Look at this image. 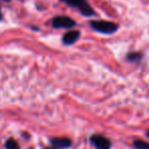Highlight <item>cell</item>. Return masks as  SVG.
<instances>
[{
    "instance_id": "6da1fadb",
    "label": "cell",
    "mask_w": 149,
    "mask_h": 149,
    "mask_svg": "<svg viewBox=\"0 0 149 149\" xmlns=\"http://www.w3.org/2000/svg\"><path fill=\"white\" fill-rule=\"evenodd\" d=\"M61 1L68 6L77 8L85 17H91L94 15V10L91 8L87 0H61Z\"/></svg>"
},
{
    "instance_id": "8fae6325",
    "label": "cell",
    "mask_w": 149,
    "mask_h": 149,
    "mask_svg": "<svg viewBox=\"0 0 149 149\" xmlns=\"http://www.w3.org/2000/svg\"><path fill=\"white\" fill-rule=\"evenodd\" d=\"M146 136H147V138L149 139V130H147V132H146Z\"/></svg>"
},
{
    "instance_id": "9c48e42d",
    "label": "cell",
    "mask_w": 149,
    "mask_h": 149,
    "mask_svg": "<svg viewBox=\"0 0 149 149\" xmlns=\"http://www.w3.org/2000/svg\"><path fill=\"white\" fill-rule=\"evenodd\" d=\"M142 58V54L139 53V52H131L127 55V59L131 62H134V61H138Z\"/></svg>"
},
{
    "instance_id": "4fadbf2b",
    "label": "cell",
    "mask_w": 149,
    "mask_h": 149,
    "mask_svg": "<svg viewBox=\"0 0 149 149\" xmlns=\"http://www.w3.org/2000/svg\"><path fill=\"white\" fill-rule=\"evenodd\" d=\"M4 1H9V0H4Z\"/></svg>"
},
{
    "instance_id": "8992f818",
    "label": "cell",
    "mask_w": 149,
    "mask_h": 149,
    "mask_svg": "<svg viewBox=\"0 0 149 149\" xmlns=\"http://www.w3.org/2000/svg\"><path fill=\"white\" fill-rule=\"evenodd\" d=\"M80 32L76 31V30H72V31H70L68 33H65L62 37V42L65 45H72V44L76 43L78 41V39L80 38Z\"/></svg>"
},
{
    "instance_id": "7c38bea8",
    "label": "cell",
    "mask_w": 149,
    "mask_h": 149,
    "mask_svg": "<svg viewBox=\"0 0 149 149\" xmlns=\"http://www.w3.org/2000/svg\"><path fill=\"white\" fill-rule=\"evenodd\" d=\"M43 149H54V148H52V147H45V148H43Z\"/></svg>"
},
{
    "instance_id": "52a82bcc",
    "label": "cell",
    "mask_w": 149,
    "mask_h": 149,
    "mask_svg": "<svg viewBox=\"0 0 149 149\" xmlns=\"http://www.w3.org/2000/svg\"><path fill=\"white\" fill-rule=\"evenodd\" d=\"M5 149H21V146L17 143V141L13 138H8L4 143Z\"/></svg>"
},
{
    "instance_id": "30bf717a",
    "label": "cell",
    "mask_w": 149,
    "mask_h": 149,
    "mask_svg": "<svg viewBox=\"0 0 149 149\" xmlns=\"http://www.w3.org/2000/svg\"><path fill=\"white\" fill-rule=\"evenodd\" d=\"M2 19V13H1V8H0V21Z\"/></svg>"
},
{
    "instance_id": "5b68a950",
    "label": "cell",
    "mask_w": 149,
    "mask_h": 149,
    "mask_svg": "<svg viewBox=\"0 0 149 149\" xmlns=\"http://www.w3.org/2000/svg\"><path fill=\"white\" fill-rule=\"evenodd\" d=\"M50 144L54 149H66L72 146V142L70 138L66 137H53L50 138Z\"/></svg>"
},
{
    "instance_id": "3957f363",
    "label": "cell",
    "mask_w": 149,
    "mask_h": 149,
    "mask_svg": "<svg viewBox=\"0 0 149 149\" xmlns=\"http://www.w3.org/2000/svg\"><path fill=\"white\" fill-rule=\"evenodd\" d=\"M90 142L96 149H110L111 142L108 138L101 134H93L90 137Z\"/></svg>"
},
{
    "instance_id": "ba28073f",
    "label": "cell",
    "mask_w": 149,
    "mask_h": 149,
    "mask_svg": "<svg viewBox=\"0 0 149 149\" xmlns=\"http://www.w3.org/2000/svg\"><path fill=\"white\" fill-rule=\"evenodd\" d=\"M133 146L136 149H149V143L142 140H135Z\"/></svg>"
},
{
    "instance_id": "7a4b0ae2",
    "label": "cell",
    "mask_w": 149,
    "mask_h": 149,
    "mask_svg": "<svg viewBox=\"0 0 149 149\" xmlns=\"http://www.w3.org/2000/svg\"><path fill=\"white\" fill-rule=\"evenodd\" d=\"M90 26L95 31L102 34H113L118 29V26L116 23L107 21H91Z\"/></svg>"
},
{
    "instance_id": "5bb4252c",
    "label": "cell",
    "mask_w": 149,
    "mask_h": 149,
    "mask_svg": "<svg viewBox=\"0 0 149 149\" xmlns=\"http://www.w3.org/2000/svg\"><path fill=\"white\" fill-rule=\"evenodd\" d=\"M29 149H33V148H29Z\"/></svg>"
},
{
    "instance_id": "277c9868",
    "label": "cell",
    "mask_w": 149,
    "mask_h": 149,
    "mask_svg": "<svg viewBox=\"0 0 149 149\" xmlns=\"http://www.w3.org/2000/svg\"><path fill=\"white\" fill-rule=\"evenodd\" d=\"M76 26V22L68 17H55L52 19V27L55 29H70Z\"/></svg>"
}]
</instances>
